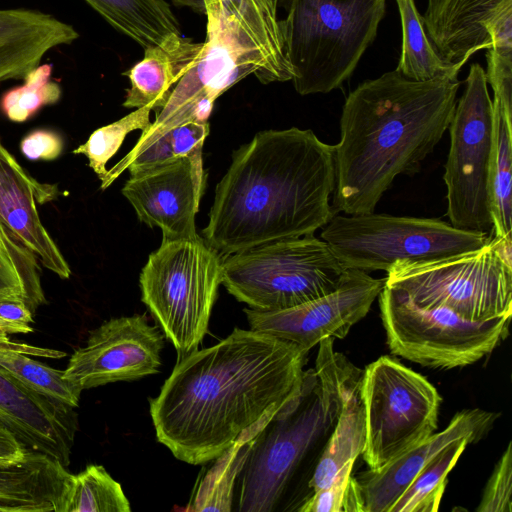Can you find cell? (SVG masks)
Instances as JSON below:
<instances>
[{
    "mask_svg": "<svg viewBox=\"0 0 512 512\" xmlns=\"http://www.w3.org/2000/svg\"><path fill=\"white\" fill-rule=\"evenodd\" d=\"M306 356L289 341L235 328L180 357L150 399L158 442L192 465L216 460L235 442L255 437L301 392Z\"/></svg>",
    "mask_w": 512,
    "mask_h": 512,
    "instance_id": "obj_1",
    "label": "cell"
},
{
    "mask_svg": "<svg viewBox=\"0 0 512 512\" xmlns=\"http://www.w3.org/2000/svg\"><path fill=\"white\" fill-rule=\"evenodd\" d=\"M334 145L312 130L258 132L216 186L205 242L220 255L298 238L334 216Z\"/></svg>",
    "mask_w": 512,
    "mask_h": 512,
    "instance_id": "obj_2",
    "label": "cell"
},
{
    "mask_svg": "<svg viewBox=\"0 0 512 512\" xmlns=\"http://www.w3.org/2000/svg\"><path fill=\"white\" fill-rule=\"evenodd\" d=\"M459 86L458 79L417 81L396 70L358 85L334 145L333 211L374 212L398 175L417 172L449 127Z\"/></svg>",
    "mask_w": 512,
    "mask_h": 512,
    "instance_id": "obj_3",
    "label": "cell"
},
{
    "mask_svg": "<svg viewBox=\"0 0 512 512\" xmlns=\"http://www.w3.org/2000/svg\"><path fill=\"white\" fill-rule=\"evenodd\" d=\"M333 339L320 341L301 392L252 439L235 478L232 510L299 512L313 495L310 483L346 394L363 375L334 350Z\"/></svg>",
    "mask_w": 512,
    "mask_h": 512,
    "instance_id": "obj_4",
    "label": "cell"
},
{
    "mask_svg": "<svg viewBox=\"0 0 512 512\" xmlns=\"http://www.w3.org/2000/svg\"><path fill=\"white\" fill-rule=\"evenodd\" d=\"M286 58L300 95L328 93L354 72L374 41L386 0H281Z\"/></svg>",
    "mask_w": 512,
    "mask_h": 512,
    "instance_id": "obj_5",
    "label": "cell"
},
{
    "mask_svg": "<svg viewBox=\"0 0 512 512\" xmlns=\"http://www.w3.org/2000/svg\"><path fill=\"white\" fill-rule=\"evenodd\" d=\"M350 271L325 241L307 235L226 255L222 284L249 308L276 311L335 291Z\"/></svg>",
    "mask_w": 512,
    "mask_h": 512,
    "instance_id": "obj_6",
    "label": "cell"
},
{
    "mask_svg": "<svg viewBox=\"0 0 512 512\" xmlns=\"http://www.w3.org/2000/svg\"><path fill=\"white\" fill-rule=\"evenodd\" d=\"M512 241L492 237L481 248L419 262L396 263L385 285L422 307H444L485 322L512 315Z\"/></svg>",
    "mask_w": 512,
    "mask_h": 512,
    "instance_id": "obj_7",
    "label": "cell"
},
{
    "mask_svg": "<svg viewBox=\"0 0 512 512\" xmlns=\"http://www.w3.org/2000/svg\"><path fill=\"white\" fill-rule=\"evenodd\" d=\"M139 282L142 301L179 358L196 350L222 283L221 255L201 237L163 239Z\"/></svg>",
    "mask_w": 512,
    "mask_h": 512,
    "instance_id": "obj_8",
    "label": "cell"
},
{
    "mask_svg": "<svg viewBox=\"0 0 512 512\" xmlns=\"http://www.w3.org/2000/svg\"><path fill=\"white\" fill-rule=\"evenodd\" d=\"M321 239L349 269L388 272L396 263L444 258L483 247L487 233L466 231L439 219L375 212L335 215Z\"/></svg>",
    "mask_w": 512,
    "mask_h": 512,
    "instance_id": "obj_9",
    "label": "cell"
},
{
    "mask_svg": "<svg viewBox=\"0 0 512 512\" xmlns=\"http://www.w3.org/2000/svg\"><path fill=\"white\" fill-rule=\"evenodd\" d=\"M380 315L392 354L432 368L477 362L508 335L511 317L469 321L444 307H422L403 291L384 286Z\"/></svg>",
    "mask_w": 512,
    "mask_h": 512,
    "instance_id": "obj_10",
    "label": "cell"
},
{
    "mask_svg": "<svg viewBox=\"0 0 512 512\" xmlns=\"http://www.w3.org/2000/svg\"><path fill=\"white\" fill-rule=\"evenodd\" d=\"M360 395L366 424L362 455L371 470L384 467L437 430V389L390 356L366 366Z\"/></svg>",
    "mask_w": 512,
    "mask_h": 512,
    "instance_id": "obj_11",
    "label": "cell"
},
{
    "mask_svg": "<svg viewBox=\"0 0 512 512\" xmlns=\"http://www.w3.org/2000/svg\"><path fill=\"white\" fill-rule=\"evenodd\" d=\"M487 84L484 69L472 64L448 127L450 149L443 176L450 224L484 233L492 229L488 186L493 105Z\"/></svg>",
    "mask_w": 512,
    "mask_h": 512,
    "instance_id": "obj_12",
    "label": "cell"
},
{
    "mask_svg": "<svg viewBox=\"0 0 512 512\" xmlns=\"http://www.w3.org/2000/svg\"><path fill=\"white\" fill-rule=\"evenodd\" d=\"M164 334L146 315L112 318L74 351L64 377L81 391L158 372Z\"/></svg>",
    "mask_w": 512,
    "mask_h": 512,
    "instance_id": "obj_13",
    "label": "cell"
},
{
    "mask_svg": "<svg viewBox=\"0 0 512 512\" xmlns=\"http://www.w3.org/2000/svg\"><path fill=\"white\" fill-rule=\"evenodd\" d=\"M386 279L351 269L333 292L276 311L244 309L252 330L289 341L308 351L325 338L343 339L363 319L385 286Z\"/></svg>",
    "mask_w": 512,
    "mask_h": 512,
    "instance_id": "obj_14",
    "label": "cell"
},
{
    "mask_svg": "<svg viewBox=\"0 0 512 512\" xmlns=\"http://www.w3.org/2000/svg\"><path fill=\"white\" fill-rule=\"evenodd\" d=\"M203 147L130 174L122 194L138 219L162 230L163 239L198 238L195 216L205 189Z\"/></svg>",
    "mask_w": 512,
    "mask_h": 512,
    "instance_id": "obj_15",
    "label": "cell"
},
{
    "mask_svg": "<svg viewBox=\"0 0 512 512\" xmlns=\"http://www.w3.org/2000/svg\"><path fill=\"white\" fill-rule=\"evenodd\" d=\"M497 417L498 414L480 408L462 410L445 429L433 433L384 467L354 477L361 512H389L416 474L437 454L459 440L470 444L481 440Z\"/></svg>",
    "mask_w": 512,
    "mask_h": 512,
    "instance_id": "obj_16",
    "label": "cell"
},
{
    "mask_svg": "<svg viewBox=\"0 0 512 512\" xmlns=\"http://www.w3.org/2000/svg\"><path fill=\"white\" fill-rule=\"evenodd\" d=\"M57 194L56 185L32 178L0 139V224L35 254L43 267L68 279L70 266L43 225L36 206L54 200Z\"/></svg>",
    "mask_w": 512,
    "mask_h": 512,
    "instance_id": "obj_17",
    "label": "cell"
},
{
    "mask_svg": "<svg viewBox=\"0 0 512 512\" xmlns=\"http://www.w3.org/2000/svg\"><path fill=\"white\" fill-rule=\"evenodd\" d=\"M0 425L24 446L65 468L78 430L73 408L23 386L0 370Z\"/></svg>",
    "mask_w": 512,
    "mask_h": 512,
    "instance_id": "obj_18",
    "label": "cell"
},
{
    "mask_svg": "<svg viewBox=\"0 0 512 512\" xmlns=\"http://www.w3.org/2000/svg\"><path fill=\"white\" fill-rule=\"evenodd\" d=\"M79 33L52 14L30 8H0V83L23 79L50 50L70 45Z\"/></svg>",
    "mask_w": 512,
    "mask_h": 512,
    "instance_id": "obj_19",
    "label": "cell"
},
{
    "mask_svg": "<svg viewBox=\"0 0 512 512\" xmlns=\"http://www.w3.org/2000/svg\"><path fill=\"white\" fill-rule=\"evenodd\" d=\"M281 0H197L198 12L213 11L236 30L241 44L264 65L261 82L292 80L286 58L278 7Z\"/></svg>",
    "mask_w": 512,
    "mask_h": 512,
    "instance_id": "obj_20",
    "label": "cell"
},
{
    "mask_svg": "<svg viewBox=\"0 0 512 512\" xmlns=\"http://www.w3.org/2000/svg\"><path fill=\"white\" fill-rule=\"evenodd\" d=\"M504 0H428L422 16L427 37L440 57L463 66L492 45L484 24Z\"/></svg>",
    "mask_w": 512,
    "mask_h": 512,
    "instance_id": "obj_21",
    "label": "cell"
},
{
    "mask_svg": "<svg viewBox=\"0 0 512 512\" xmlns=\"http://www.w3.org/2000/svg\"><path fill=\"white\" fill-rule=\"evenodd\" d=\"M202 48L203 42L182 35L145 48L142 60L123 73L130 81L123 106L159 112L170 97L171 87L195 64Z\"/></svg>",
    "mask_w": 512,
    "mask_h": 512,
    "instance_id": "obj_22",
    "label": "cell"
},
{
    "mask_svg": "<svg viewBox=\"0 0 512 512\" xmlns=\"http://www.w3.org/2000/svg\"><path fill=\"white\" fill-rule=\"evenodd\" d=\"M68 474L63 465L32 450L20 458L0 459V499L26 501L54 512Z\"/></svg>",
    "mask_w": 512,
    "mask_h": 512,
    "instance_id": "obj_23",
    "label": "cell"
},
{
    "mask_svg": "<svg viewBox=\"0 0 512 512\" xmlns=\"http://www.w3.org/2000/svg\"><path fill=\"white\" fill-rule=\"evenodd\" d=\"M108 24L144 49L181 35L178 20L165 0H84Z\"/></svg>",
    "mask_w": 512,
    "mask_h": 512,
    "instance_id": "obj_24",
    "label": "cell"
},
{
    "mask_svg": "<svg viewBox=\"0 0 512 512\" xmlns=\"http://www.w3.org/2000/svg\"><path fill=\"white\" fill-rule=\"evenodd\" d=\"M30 355L61 358L66 354L54 349L14 343L8 339L0 342V370L28 389L76 408L82 391L65 379L63 370L51 368Z\"/></svg>",
    "mask_w": 512,
    "mask_h": 512,
    "instance_id": "obj_25",
    "label": "cell"
},
{
    "mask_svg": "<svg viewBox=\"0 0 512 512\" xmlns=\"http://www.w3.org/2000/svg\"><path fill=\"white\" fill-rule=\"evenodd\" d=\"M362 379V378H361ZM361 380L348 390L335 427L317 464L310 486L313 492L327 486L341 468L363 453L366 440Z\"/></svg>",
    "mask_w": 512,
    "mask_h": 512,
    "instance_id": "obj_26",
    "label": "cell"
},
{
    "mask_svg": "<svg viewBox=\"0 0 512 512\" xmlns=\"http://www.w3.org/2000/svg\"><path fill=\"white\" fill-rule=\"evenodd\" d=\"M493 144L489 169V205L495 237L512 241V114L492 100Z\"/></svg>",
    "mask_w": 512,
    "mask_h": 512,
    "instance_id": "obj_27",
    "label": "cell"
},
{
    "mask_svg": "<svg viewBox=\"0 0 512 512\" xmlns=\"http://www.w3.org/2000/svg\"><path fill=\"white\" fill-rule=\"evenodd\" d=\"M402 26V49L396 71L404 77L427 81L457 79L461 65L444 61L427 37L415 0H396Z\"/></svg>",
    "mask_w": 512,
    "mask_h": 512,
    "instance_id": "obj_28",
    "label": "cell"
},
{
    "mask_svg": "<svg viewBox=\"0 0 512 512\" xmlns=\"http://www.w3.org/2000/svg\"><path fill=\"white\" fill-rule=\"evenodd\" d=\"M125 493L102 465H88L78 474H68L56 500L54 512H130Z\"/></svg>",
    "mask_w": 512,
    "mask_h": 512,
    "instance_id": "obj_29",
    "label": "cell"
},
{
    "mask_svg": "<svg viewBox=\"0 0 512 512\" xmlns=\"http://www.w3.org/2000/svg\"><path fill=\"white\" fill-rule=\"evenodd\" d=\"M24 302L34 314L47 303L40 262L0 224V302Z\"/></svg>",
    "mask_w": 512,
    "mask_h": 512,
    "instance_id": "obj_30",
    "label": "cell"
},
{
    "mask_svg": "<svg viewBox=\"0 0 512 512\" xmlns=\"http://www.w3.org/2000/svg\"><path fill=\"white\" fill-rule=\"evenodd\" d=\"M209 130L208 122L186 123L167 130L140 150L129 152L108 170L101 180V189L108 188L125 169L132 174L190 154L203 147Z\"/></svg>",
    "mask_w": 512,
    "mask_h": 512,
    "instance_id": "obj_31",
    "label": "cell"
},
{
    "mask_svg": "<svg viewBox=\"0 0 512 512\" xmlns=\"http://www.w3.org/2000/svg\"><path fill=\"white\" fill-rule=\"evenodd\" d=\"M468 444L459 440L437 454L416 474L389 512H437L448 475Z\"/></svg>",
    "mask_w": 512,
    "mask_h": 512,
    "instance_id": "obj_32",
    "label": "cell"
},
{
    "mask_svg": "<svg viewBox=\"0 0 512 512\" xmlns=\"http://www.w3.org/2000/svg\"><path fill=\"white\" fill-rule=\"evenodd\" d=\"M53 64H39L23 78V84L6 90L0 97V111L17 123L27 121L39 110L57 103L61 85L52 79Z\"/></svg>",
    "mask_w": 512,
    "mask_h": 512,
    "instance_id": "obj_33",
    "label": "cell"
},
{
    "mask_svg": "<svg viewBox=\"0 0 512 512\" xmlns=\"http://www.w3.org/2000/svg\"><path fill=\"white\" fill-rule=\"evenodd\" d=\"M253 438L246 437L235 442L216 459V465L204 478L190 510H232L235 478L245 460Z\"/></svg>",
    "mask_w": 512,
    "mask_h": 512,
    "instance_id": "obj_34",
    "label": "cell"
},
{
    "mask_svg": "<svg viewBox=\"0 0 512 512\" xmlns=\"http://www.w3.org/2000/svg\"><path fill=\"white\" fill-rule=\"evenodd\" d=\"M151 109L137 108L123 118L98 128L88 140L72 151L73 154H83L89 161V166L102 180L107 174L106 164L119 150L128 133L134 130H146L151 125Z\"/></svg>",
    "mask_w": 512,
    "mask_h": 512,
    "instance_id": "obj_35",
    "label": "cell"
},
{
    "mask_svg": "<svg viewBox=\"0 0 512 512\" xmlns=\"http://www.w3.org/2000/svg\"><path fill=\"white\" fill-rule=\"evenodd\" d=\"M354 463L339 470L325 487L315 491L299 512H361L352 475Z\"/></svg>",
    "mask_w": 512,
    "mask_h": 512,
    "instance_id": "obj_36",
    "label": "cell"
},
{
    "mask_svg": "<svg viewBox=\"0 0 512 512\" xmlns=\"http://www.w3.org/2000/svg\"><path fill=\"white\" fill-rule=\"evenodd\" d=\"M512 448L508 443L485 486L477 512L512 511Z\"/></svg>",
    "mask_w": 512,
    "mask_h": 512,
    "instance_id": "obj_37",
    "label": "cell"
},
{
    "mask_svg": "<svg viewBox=\"0 0 512 512\" xmlns=\"http://www.w3.org/2000/svg\"><path fill=\"white\" fill-rule=\"evenodd\" d=\"M63 148L61 135L46 129L34 130L20 142V150L29 160H54L61 155Z\"/></svg>",
    "mask_w": 512,
    "mask_h": 512,
    "instance_id": "obj_38",
    "label": "cell"
},
{
    "mask_svg": "<svg viewBox=\"0 0 512 512\" xmlns=\"http://www.w3.org/2000/svg\"><path fill=\"white\" fill-rule=\"evenodd\" d=\"M0 317L16 324L30 325L33 323V313L24 302L20 301L0 302Z\"/></svg>",
    "mask_w": 512,
    "mask_h": 512,
    "instance_id": "obj_39",
    "label": "cell"
},
{
    "mask_svg": "<svg viewBox=\"0 0 512 512\" xmlns=\"http://www.w3.org/2000/svg\"><path fill=\"white\" fill-rule=\"evenodd\" d=\"M24 444L7 428L0 425V459H16L27 453Z\"/></svg>",
    "mask_w": 512,
    "mask_h": 512,
    "instance_id": "obj_40",
    "label": "cell"
},
{
    "mask_svg": "<svg viewBox=\"0 0 512 512\" xmlns=\"http://www.w3.org/2000/svg\"><path fill=\"white\" fill-rule=\"evenodd\" d=\"M32 331L31 325L11 323L0 317V340L5 338L7 334L30 333Z\"/></svg>",
    "mask_w": 512,
    "mask_h": 512,
    "instance_id": "obj_41",
    "label": "cell"
}]
</instances>
